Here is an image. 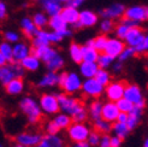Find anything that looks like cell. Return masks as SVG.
<instances>
[{
	"mask_svg": "<svg viewBox=\"0 0 148 147\" xmlns=\"http://www.w3.org/2000/svg\"><path fill=\"white\" fill-rule=\"evenodd\" d=\"M113 131H114V134L116 136H118L119 139H125L128 136L129 134V128L127 126V123H122V122H117L114 126H113Z\"/></svg>",
	"mask_w": 148,
	"mask_h": 147,
	"instance_id": "32",
	"label": "cell"
},
{
	"mask_svg": "<svg viewBox=\"0 0 148 147\" xmlns=\"http://www.w3.org/2000/svg\"><path fill=\"white\" fill-rule=\"evenodd\" d=\"M106 41H107L106 35H99L95 39L92 40V47H94L98 52L99 51H102L103 47H105V45H106Z\"/></svg>",
	"mask_w": 148,
	"mask_h": 147,
	"instance_id": "41",
	"label": "cell"
},
{
	"mask_svg": "<svg viewBox=\"0 0 148 147\" xmlns=\"http://www.w3.org/2000/svg\"><path fill=\"white\" fill-rule=\"evenodd\" d=\"M19 63L24 70H29V71H36L40 68V59L32 53L27 56L24 59H22Z\"/></svg>",
	"mask_w": 148,
	"mask_h": 147,
	"instance_id": "23",
	"label": "cell"
},
{
	"mask_svg": "<svg viewBox=\"0 0 148 147\" xmlns=\"http://www.w3.org/2000/svg\"><path fill=\"white\" fill-rule=\"evenodd\" d=\"M41 137L42 136L39 133H35V131H23V133H19L16 136V141L18 145L32 147L38 145L41 140Z\"/></svg>",
	"mask_w": 148,
	"mask_h": 147,
	"instance_id": "11",
	"label": "cell"
},
{
	"mask_svg": "<svg viewBox=\"0 0 148 147\" xmlns=\"http://www.w3.org/2000/svg\"><path fill=\"white\" fill-rule=\"evenodd\" d=\"M16 147H27V146H22V145H17Z\"/></svg>",
	"mask_w": 148,
	"mask_h": 147,
	"instance_id": "62",
	"label": "cell"
},
{
	"mask_svg": "<svg viewBox=\"0 0 148 147\" xmlns=\"http://www.w3.org/2000/svg\"><path fill=\"white\" fill-rule=\"evenodd\" d=\"M33 22H34V24L35 27L38 28V29H43L47 24H48V18L45 13H42V12H36L34 16H33Z\"/></svg>",
	"mask_w": 148,
	"mask_h": 147,
	"instance_id": "33",
	"label": "cell"
},
{
	"mask_svg": "<svg viewBox=\"0 0 148 147\" xmlns=\"http://www.w3.org/2000/svg\"><path fill=\"white\" fill-rule=\"evenodd\" d=\"M101 110H102V102L99 100H95L92 102L89 107V115L90 117L95 121L98 118H101Z\"/></svg>",
	"mask_w": 148,
	"mask_h": 147,
	"instance_id": "36",
	"label": "cell"
},
{
	"mask_svg": "<svg viewBox=\"0 0 148 147\" xmlns=\"http://www.w3.org/2000/svg\"><path fill=\"white\" fill-rule=\"evenodd\" d=\"M110 144H111V147H121L122 139H119L118 136H112L110 137Z\"/></svg>",
	"mask_w": 148,
	"mask_h": 147,
	"instance_id": "52",
	"label": "cell"
},
{
	"mask_svg": "<svg viewBox=\"0 0 148 147\" xmlns=\"http://www.w3.org/2000/svg\"><path fill=\"white\" fill-rule=\"evenodd\" d=\"M116 105H117L118 110H119V112H125V113H129V111L132 109V106H134L132 102H130L129 100H127L125 98L118 99L116 101Z\"/></svg>",
	"mask_w": 148,
	"mask_h": 147,
	"instance_id": "39",
	"label": "cell"
},
{
	"mask_svg": "<svg viewBox=\"0 0 148 147\" xmlns=\"http://www.w3.org/2000/svg\"><path fill=\"white\" fill-rule=\"evenodd\" d=\"M95 129L99 133H102V134H107L108 131L112 129V126H111V123L105 121L103 118H98L95 120Z\"/></svg>",
	"mask_w": 148,
	"mask_h": 147,
	"instance_id": "37",
	"label": "cell"
},
{
	"mask_svg": "<svg viewBox=\"0 0 148 147\" xmlns=\"http://www.w3.org/2000/svg\"><path fill=\"white\" fill-rule=\"evenodd\" d=\"M60 130L58 127H57V124L52 121V122H48L46 124V131H47V134H51V135H56L58 134V131Z\"/></svg>",
	"mask_w": 148,
	"mask_h": 147,
	"instance_id": "50",
	"label": "cell"
},
{
	"mask_svg": "<svg viewBox=\"0 0 148 147\" xmlns=\"http://www.w3.org/2000/svg\"><path fill=\"white\" fill-rule=\"evenodd\" d=\"M103 86H101L94 77L92 78H86L84 82H82L81 89L83 91V93L88 97H93V98H98L102 94L103 92Z\"/></svg>",
	"mask_w": 148,
	"mask_h": 147,
	"instance_id": "7",
	"label": "cell"
},
{
	"mask_svg": "<svg viewBox=\"0 0 148 147\" xmlns=\"http://www.w3.org/2000/svg\"><path fill=\"white\" fill-rule=\"evenodd\" d=\"M43 10H45L49 16H56L59 14L62 11V5L60 3H52V4H47L43 6Z\"/></svg>",
	"mask_w": 148,
	"mask_h": 147,
	"instance_id": "40",
	"label": "cell"
},
{
	"mask_svg": "<svg viewBox=\"0 0 148 147\" xmlns=\"http://www.w3.org/2000/svg\"><path fill=\"white\" fill-rule=\"evenodd\" d=\"M113 28H114L113 21H111V19L103 18V21L101 22V24H100V30H101L103 34H107V33H110V32H112Z\"/></svg>",
	"mask_w": 148,
	"mask_h": 147,
	"instance_id": "45",
	"label": "cell"
},
{
	"mask_svg": "<svg viewBox=\"0 0 148 147\" xmlns=\"http://www.w3.org/2000/svg\"><path fill=\"white\" fill-rule=\"evenodd\" d=\"M46 67H47L48 71H54L56 72V71H58L59 69H62L64 67V58L59 53H57L52 59H49L46 63Z\"/></svg>",
	"mask_w": 148,
	"mask_h": 147,
	"instance_id": "28",
	"label": "cell"
},
{
	"mask_svg": "<svg viewBox=\"0 0 148 147\" xmlns=\"http://www.w3.org/2000/svg\"><path fill=\"white\" fill-rule=\"evenodd\" d=\"M42 7L45 6V5H47V4H52V3H59V0H36Z\"/></svg>",
	"mask_w": 148,
	"mask_h": 147,
	"instance_id": "57",
	"label": "cell"
},
{
	"mask_svg": "<svg viewBox=\"0 0 148 147\" xmlns=\"http://www.w3.org/2000/svg\"><path fill=\"white\" fill-rule=\"evenodd\" d=\"M99 147H111V144H110V136L108 135H103L100 137V141H99Z\"/></svg>",
	"mask_w": 148,
	"mask_h": 147,
	"instance_id": "51",
	"label": "cell"
},
{
	"mask_svg": "<svg viewBox=\"0 0 148 147\" xmlns=\"http://www.w3.org/2000/svg\"><path fill=\"white\" fill-rule=\"evenodd\" d=\"M143 147H148V139H146L145 142H143Z\"/></svg>",
	"mask_w": 148,
	"mask_h": 147,
	"instance_id": "60",
	"label": "cell"
},
{
	"mask_svg": "<svg viewBox=\"0 0 148 147\" xmlns=\"http://www.w3.org/2000/svg\"><path fill=\"white\" fill-rule=\"evenodd\" d=\"M106 87V95L110 99V101H117L118 99L123 98V93H124V88L125 84L119 81H116V82H110Z\"/></svg>",
	"mask_w": 148,
	"mask_h": 147,
	"instance_id": "13",
	"label": "cell"
},
{
	"mask_svg": "<svg viewBox=\"0 0 148 147\" xmlns=\"http://www.w3.org/2000/svg\"><path fill=\"white\" fill-rule=\"evenodd\" d=\"M82 49V62H97L99 52L92 46H81Z\"/></svg>",
	"mask_w": 148,
	"mask_h": 147,
	"instance_id": "25",
	"label": "cell"
},
{
	"mask_svg": "<svg viewBox=\"0 0 148 147\" xmlns=\"http://www.w3.org/2000/svg\"><path fill=\"white\" fill-rule=\"evenodd\" d=\"M0 53L4 56L6 62H12V46L10 42L4 41L0 43Z\"/></svg>",
	"mask_w": 148,
	"mask_h": 147,
	"instance_id": "38",
	"label": "cell"
},
{
	"mask_svg": "<svg viewBox=\"0 0 148 147\" xmlns=\"http://www.w3.org/2000/svg\"><path fill=\"white\" fill-rule=\"evenodd\" d=\"M86 118H87V111H86L84 107L81 110V111H78L76 115H73V116L71 117V120H72L73 122H83Z\"/></svg>",
	"mask_w": 148,
	"mask_h": 147,
	"instance_id": "49",
	"label": "cell"
},
{
	"mask_svg": "<svg viewBox=\"0 0 148 147\" xmlns=\"http://www.w3.org/2000/svg\"><path fill=\"white\" fill-rule=\"evenodd\" d=\"M6 63H7V62H6V59L4 58V56L0 53V67H3V65H5Z\"/></svg>",
	"mask_w": 148,
	"mask_h": 147,
	"instance_id": "59",
	"label": "cell"
},
{
	"mask_svg": "<svg viewBox=\"0 0 148 147\" xmlns=\"http://www.w3.org/2000/svg\"><path fill=\"white\" fill-rule=\"evenodd\" d=\"M5 40L7 41V42H10V43H12V42H18V40H19V35L16 33V32H12V30H9V32H6L5 33Z\"/></svg>",
	"mask_w": 148,
	"mask_h": 147,
	"instance_id": "47",
	"label": "cell"
},
{
	"mask_svg": "<svg viewBox=\"0 0 148 147\" xmlns=\"http://www.w3.org/2000/svg\"><path fill=\"white\" fill-rule=\"evenodd\" d=\"M94 78L97 80L101 86H103V87L107 86L111 82V75H110V72L106 69H98Z\"/></svg>",
	"mask_w": 148,
	"mask_h": 147,
	"instance_id": "31",
	"label": "cell"
},
{
	"mask_svg": "<svg viewBox=\"0 0 148 147\" xmlns=\"http://www.w3.org/2000/svg\"><path fill=\"white\" fill-rule=\"evenodd\" d=\"M125 11V7L123 4H112L110 5L106 9H103L101 11V16L102 18H106V19H117V18H121Z\"/></svg>",
	"mask_w": 148,
	"mask_h": 147,
	"instance_id": "14",
	"label": "cell"
},
{
	"mask_svg": "<svg viewBox=\"0 0 148 147\" xmlns=\"http://www.w3.org/2000/svg\"><path fill=\"white\" fill-rule=\"evenodd\" d=\"M36 147H64V141L60 136H58V134H47L41 137L40 142L36 145Z\"/></svg>",
	"mask_w": 148,
	"mask_h": 147,
	"instance_id": "19",
	"label": "cell"
},
{
	"mask_svg": "<svg viewBox=\"0 0 148 147\" xmlns=\"http://www.w3.org/2000/svg\"><path fill=\"white\" fill-rule=\"evenodd\" d=\"M24 75V69L19 62H13L10 65H3L0 67V83L7 84L14 77H22Z\"/></svg>",
	"mask_w": 148,
	"mask_h": 147,
	"instance_id": "4",
	"label": "cell"
},
{
	"mask_svg": "<svg viewBox=\"0 0 148 147\" xmlns=\"http://www.w3.org/2000/svg\"><path fill=\"white\" fill-rule=\"evenodd\" d=\"M89 128L82 122H75L71 123L70 127L68 128V134L69 137L73 142H81V141H87V137L89 135Z\"/></svg>",
	"mask_w": 148,
	"mask_h": 147,
	"instance_id": "5",
	"label": "cell"
},
{
	"mask_svg": "<svg viewBox=\"0 0 148 147\" xmlns=\"http://www.w3.org/2000/svg\"><path fill=\"white\" fill-rule=\"evenodd\" d=\"M68 0H59V3H66Z\"/></svg>",
	"mask_w": 148,
	"mask_h": 147,
	"instance_id": "61",
	"label": "cell"
},
{
	"mask_svg": "<svg viewBox=\"0 0 148 147\" xmlns=\"http://www.w3.org/2000/svg\"><path fill=\"white\" fill-rule=\"evenodd\" d=\"M98 22V14L94 13L93 11L90 10H84V11H81L78 13V19L75 24H73V27L76 28H83V27H93L97 24Z\"/></svg>",
	"mask_w": 148,
	"mask_h": 147,
	"instance_id": "10",
	"label": "cell"
},
{
	"mask_svg": "<svg viewBox=\"0 0 148 147\" xmlns=\"http://www.w3.org/2000/svg\"><path fill=\"white\" fill-rule=\"evenodd\" d=\"M124 47H125V45L121 39L112 38V39H107L106 45L102 51H103V53L111 56L112 58H116L121 54V52L124 49Z\"/></svg>",
	"mask_w": 148,
	"mask_h": 147,
	"instance_id": "12",
	"label": "cell"
},
{
	"mask_svg": "<svg viewBox=\"0 0 148 147\" xmlns=\"http://www.w3.org/2000/svg\"><path fill=\"white\" fill-rule=\"evenodd\" d=\"M53 122L57 124V127L59 129H68L70 127V124L72 123V120L69 115L66 113H58L56 116V118L53 120Z\"/></svg>",
	"mask_w": 148,
	"mask_h": 147,
	"instance_id": "29",
	"label": "cell"
},
{
	"mask_svg": "<svg viewBox=\"0 0 148 147\" xmlns=\"http://www.w3.org/2000/svg\"><path fill=\"white\" fill-rule=\"evenodd\" d=\"M127 120H128V113H125V112H119V113H118V117H117V122L127 123Z\"/></svg>",
	"mask_w": 148,
	"mask_h": 147,
	"instance_id": "55",
	"label": "cell"
},
{
	"mask_svg": "<svg viewBox=\"0 0 148 147\" xmlns=\"http://www.w3.org/2000/svg\"><path fill=\"white\" fill-rule=\"evenodd\" d=\"M134 49H135L136 54H145V53H147V49H148V38H147V35L143 36V39L134 47Z\"/></svg>",
	"mask_w": 148,
	"mask_h": 147,
	"instance_id": "43",
	"label": "cell"
},
{
	"mask_svg": "<svg viewBox=\"0 0 148 147\" xmlns=\"http://www.w3.org/2000/svg\"><path fill=\"white\" fill-rule=\"evenodd\" d=\"M100 137H101V135H100L99 131H93V133H89V135H88L87 142L89 144V146H98V144L100 141Z\"/></svg>",
	"mask_w": 148,
	"mask_h": 147,
	"instance_id": "46",
	"label": "cell"
},
{
	"mask_svg": "<svg viewBox=\"0 0 148 147\" xmlns=\"http://www.w3.org/2000/svg\"><path fill=\"white\" fill-rule=\"evenodd\" d=\"M136 54V52H135V49H134V47H124V49L121 52V54L118 56V59H119V62H125V60H129L130 58H132Z\"/></svg>",
	"mask_w": 148,
	"mask_h": 147,
	"instance_id": "42",
	"label": "cell"
},
{
	"mask_svg": "<svg viewBox=\"0 0 148 147\" xmlns=\"http://www.w3.org/2000/svg\"><path fill=\"white\" fill-rule=\"evenodd\" d=\"M58 52L52 48L49 45L47 46H39V47H34V49L32 51V54H34L35 57H38L40 60L47 63L49 59H52Z\"/></svg>",
	"mask_w": 148,
	"mask_h": 147,
	"instance_id": "18",
	"label": "cell"
},
{
	"mask_svg": "<svg viewBox=\"0 0 148 147\" xmlns=\"http://www.w3.org/2000/svg\"><path fill=\"white\" fill-rule=\"evenodd\" d=\"M58 77L59 75L54 71H48L47 74L42 76V78L40 80L39 86L40 87H52V86H56L58 83Z\"/></svg>",
	"mask_w": 148,
	"mask_h": 147,
	"instance_id": "26",
	"label": "cell"
},
{
	"mask_svg": "<svg viewBox=\"0 0 148 147\" xmlns=\"http://www.w3.org/2000/svg\"><path fill=\"white\" fill-rule=\"evenodd\" d=\"M130 29V27L125 23L124 21H122L119 24H118L117 27H116V35H117V38L118 39H124L125 38V34L128 33V30Z\"/></svg>",
	"mask_w": 148,
	"mask_h": 147,
	"instance_id": "44",
	"label": "cell"
},
{
	"mask_svg": "<svg viewBox=\"0 0 148 147\" xmlns=\"http://www.w3.org/2000/svg\"><path fill=\"white\" fill-rule=\"evenodd\" d=\"M48 25L51 27V29H53V32L63 30V29L68 28V24H66L65 21L62 18L60 13L56 14V16H51V19L48 21Z\"/></svg>",
	"mask_w": 148,
	"mask_h": 147,
	"instance_id": "27",
	"label": "cell"
},
{
	"mask_svg": "<svg viewBox=\"0 0 148 147\" xmlns=\"http://www.w3.org/2000/svg\"><path fill=\"white\" fill-rule=\"evenodd\" d=\"M40 107L43 112L48 115H56L59 111V105L57 97L53 94H43L40 99Z\"/></svg>",
	"mask_w": 148,
	"mask_h": 147,
	"instance_id": "8",
	"label": "cell"
},
{
	"mask_svg": "<svg viewBox=\"0 0 148 147\" xmlns=\"http://www.w3.org/2000/svg\"><path fill=\"white\" fill-rule=\"evenodd\" d=\"M122 69H123V64H122V62H116V64H113V71L114 72H119V71H122Z\"/></svg>",
	"mask_w": 148,
	"mask_h": 147,
	"instance_id": "56",
	"label": "cell"
},
{
	"mask_svg": "<svg viewBox=\"0 0 148 147\" xmlns=\"http://www.w3.org/2000/svg\"><path fill=\"white\" fill-rule=\"evenodd\" d=\"M7 16V7L5 5V3L0 1V19H4Z\"/></svg>",
	"mask_w": 148,
	"mask_h": 147,
	"instance_id": "53",
	"label": "cell"
},
{
	"mask_svg": "<svg viewBox=\"0 0 148 147\" xmlns=\"http://www.w3.org/2000/svg\"><path fill=\"white\" fill-rule=\"evenodd\" d=\"M143 36H145V34L142 32V29L140 28L138 25H135V27H131L128 30V33L125 34L124 40H125V42L128 43V46L135 47L137 43L143 39Z\"/></svg>",
	"mask_w": 148,
	"mask_h": 147,
	"instance_id": "16",
	"label": "cell"
},
{
	"mask_svg": "<svg viewBox=\"0 0 148 147\" xmlns=\"http://www.w3.org/2000/svg\"><path fill=\"white\" fill-rule=\"evenodd\" d=\"M78 11L76 7H71V6H66L65 9H62L60 11V16L65 21L66 24H75L77 19H78Z\"/></svg>",
	"mask_w": 148,
	"mask_h": 147,
	"instance_id": "21",
	"label": "cell"
},
{
	"mask_svg": "<svg viewBox=\"0 0 148 147\" xmlns=\"http://www.w3.org/2000/svg\"><path fill=\"white\" fill-rule=\"evenodd\" d=\"M0 147H4V146H3V144H0Z\"/></svg>",
	"mask_w": 148,
	"mask_h": 147,
	"instance_id": "63",
	"label": "cell"
},
{
	"mask_svg": "<svg viewBox=\"0 0 148 147\" xmlns=\"http://www.w3.org/2000/svg\"><path fill=\"white\" fill-rule=\"evenodd\" d=\"M69 52H70V57L72 58V60L75 63H81L82 62V49H81V46L77 45V43H71L70 48H69Z\"/></svg>",
	"mask_w": 148,
	"mask_h": 147,
	"instance_id": "34",
	"label": "cell"
},
{
	"mask_svg": "<svg viewBox=\"0 0 148 147\" xmlns=\"http://www.w3.org/2000/svg\"><path fill=\"white\" fill-rule=\"evenodd\" d=\"M6 86V92L11 94V95H18L21 94L22 92H23V88H24V83L23 81H22V78L19 77H14L12 78L11 81Z\"/></svg>",
	"mask_w": 148,
	"mask_h": 147,
	"instance_id": "22",
	"label": "cell"
},
{
	"mask_svg": "<svg viewBox=\"0 0 148 147\" xmlns=\"http://www.w3.org/2000/svg\"><path fill=\"white\" fill-rule=\"evenodd\" d=\"M58 83L68 94H72L81 89L82 81H81L79 75H77L75 72H69V74L63 72L58 77Z\"/></svg>",
	"mask_w": 148,
	"mask_h": 147,
	"instance_id": "2",
	"label": "cell"
},
{
	"mask_svg": "<svg viewBox=\"0 0 148 147\" xmlns=\"http://www.w3.org/2000/svg\"><path fill=\"white\" fill-rule=\"evenodd\" d=\"M123 98L129 100L134 105H138V106H142V107H145V105H146V101H145L141 88L136 84H127L125 86Z\"/></svg>",
	"mask_w": 148,
	"mask_h": 147,
	"instance_id": "6",
	"label": "cell"
},
{
	"mask_svg": "<svg viewBox=\"0 0 148 147\" xmlns=\"http://www.w3.org/2000/svg\"><path fill=\"white\" fill-rule=\"evenodd\" d=\"M125 18H129L131 21H135L137 23L142 21H146L148 17V9L147 6H141V5H136V6H131L128 10L124 11Z\"/></svg>",
	"mask_w": 148,
	"mask_h": 147,
	"instance_id": "9",
	"label": "cell"
},
{
	"mask_svg": "<svg viewBox=\"0 0 148 147\" xmlns=\"http://www.w3.org/2000/svg\"><path fill=\"white\" fill-rule=\"evenodd\" d=\"M118 113H119V110H118L114 101H110V102H106V104H102L101 118H103L105 121H107L110 123L116 122Z\"/></svg>",
	"mask_w": 148,
	"mask_h": 147,
	"instance_id": "15",
	"label": "cell"
},
{
	"mask_svg": "<svg viewBox=\"0 0 148 147\" xmlns=\"http://www.w3.org/2000/svg\"><path fill=\"white\" fill-rule=\"evenodd\" d=\"M99 67L97 62H81L79 72L84 78H92L95 76Z\"/></svg>",
	"mask_w": 148,
	"mask_h": 147,
	"instance_id": "20",
	"label": "cell"
},
{
	"mask_svg": "<svg viewBox=\"0 0 148 147\" xmlns=\"http://www.w3.org/2000/svg\"><path fill=\"white\" fill-rule=\"evenodd\" d=\"M57 100H58V105H59V110L66 115H69L70 117H72L73 115H76L78 111L83 109L82 102L79 100L69 97L68 94H59L57 95Z\"/></svg>",
	"mask_w": 148,
	"mask_h": 147,
	"instance_id": "3",
	"label": "cell"
},
{
	"mask_svg": "<svg viewBox=\"0 0 148 147\" xmlns=\"http://www.w3.org/2000/svg\"><path fill=\"white\" fill-rule=\"evenodd\" d=\"M72 147H90V146L87 141H81V142H75V145Z\"/></svg>",
	"mask_w": 148,
	"mask_h": 147,
	"instance_id": "58",
	"label": "cell"
},
{
	"mask_svg": "<svg viewBox=\"0 0 148 147\" xmlns=\"http://www.w3.org/2000/svg\"><path fill=\"white\" fill-rule=\"evenodd\" d=\"M113 60H114V58H112L111 56H108L106 53H103V54H99L98 56L97 64H98L99 69H107L108 67L112 65Z\"/></svg>",
	"mask_w": 148,
	"mask_h": 147,
	"instance_id": "35",
	"label": "cell"
},
{
	"mask_svg": "<svg viewBox=\"0 0 148 147\" xmlns=\"http://www.w3.org/2000/svg\"><path fill=\"white\" fill-rule=\"evenodd\" d=\"M19 107L22 110V112L27 116L29 123L35 124V123L40 122L41 117H42V110H41L40 105L33 98H30V97L23 98L19 101Z\"/></svg>",
	"mask_w": 148,
	"mask_h": 147,
	"instance_id": "1",
	"label": "cell"
},
{
	"mask_svg": "<svg viewBox=\"0 0 148 147\" xmlns=\"http://www.w3.org/2000/svg\"><path fill=\"white\" fill-rule=\"evenodd\" d=\"M140 123V118H137V117H134V116H129L128 115V120H127V126L129 128V130H132L135 129Z\"/></svg>",
	"mask_w": 148,
	"mask_h": 147,
	"instance_id": "48",
	"label": "cell"
},
{
	"mask_svg": "<svg viewBox=\"0 0 148 147\" xmlns=\"http://www.w3.org/2000/svg\"><path fill=\"white\" fill-rule=\"evenodd\" d=\"M83 1H84V0H68V1H66V4H68V5H66V6L76 7V9H77L78 6H81L83 4Z\"/></svg>",
	"mask_w": 148,
	"mask_h": 147,
	"instance_id": "54",
	"label": "cell"
},
{
	"mask_svg": "<svg viewBox=\"0 0 148 147\" xmlns=\"http://www.w3.org/2000/svg\"><path fill=\"white\" fill-rule=\"evenodd\" d=\"M49 45L48 40V33L45 30H38V33L35 34L34 40H33V46L39 47V46H47Z\"/></svg>",
	"mask_w": 148,
	"mask_h": 147,
	"instance_id": "30",
	"label": "cell"
},
{
	"mask_svg": "<svg viewBox=\"0 0 148 147\" xmlns=\"http://www.w3.org/2000/svg\"><path fill=\"white\" fill-rule=\"evenodd\" d=\"M32 53V49L25 42H16L12 46V62H21Z\"/></svg>",
	"mask_w": 148,
	"mask_h": 147,
	"instance_id": "17",
	"label": "cell"
},
{
	"mask_svg": "<svg viewBox=\"0 0 148 147\" xmlns=\"http://www.w3.org/2000/svg\"><path fill=\"white\" fill-rule=\"evenodd\" d=\"M21 28L22 30H23L24 35L28 36V38H34L35 34L38 33L39 29L35 27L34 22L32 18H28V17H24L21 22Z\"/></svg>",
	"mask_w": 148,
	"mask_h": 147,
	"instance_id": "24",
	"label": "cell"
}]
</instances>
